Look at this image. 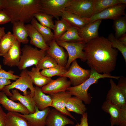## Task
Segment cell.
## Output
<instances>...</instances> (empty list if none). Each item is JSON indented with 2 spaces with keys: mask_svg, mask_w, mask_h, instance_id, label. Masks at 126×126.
I'll return each mask as SVG.
<instances>
[{
  "mask_svg": "<svg viewBox=\"0 0 126 126\" xmlns=\"http://www.w3.org/2000/svg\"><path fill=\"white\" fill-rule=\"evenodd\" d=\"M71 0H40L41 12L60 19L62 11L65 9Z\"/></svg>",
  "mask_w": 126,
  "mask_h": 126,
  "instance_id": "obj_9",
  "label": "cell"
},
{
  "mask_svg": "<svg viewBox=\"0 0 126 126\" xmlns=\"http://www.w3.org/2000/svg\"><path fill=\"white\" fill-rule=\"evenodd\" d=\"M19 78L16 81L8 85L5 86L2 89L3 91L7 96L10 97L12 95L10 90L15 88L22 92L23 95L28 94L27 89L30 91V94L33 97L35 88L33 85L32 79L28 74L27 69L22 70L20 74Z\"/></svg>",
  "mask_w": 126,
  "mask_h": 126,
  "instance_id": "obj_5",
  "label": "cell"
},
{
  "mask_svg": "<svg viewBox=\"0 0 126 126\" xmlns=\"http://www.w3.org/2000/svg\"><path fill=\"white\" fill-rule=\"evenodd\" d=\"M57 65L55 60L46 53V55L39 61L35 67L40 70H43L54 67Z\"/></svg>",
  "mask_w": 126,
  "mask_h": 126,
  "instance_id": "obj_37",
  "label": "cell"
},
{
  "mask_svg": "<svg viewBox=\"0 0 126 126\" xmlns=\"http://www.w3.org/2000/svg\"><path fill=\"white\" fill-rule=\"evenodd\" d=\"M102 20H98L89 23L83 28L78 29L79 35L85 44L99 37L98 30Z\"/></svg>",
  "mask_w": 126,
  "mask_h": 126,
  "instance_id": "obj_18",
  "label": "cell"
},
{
  "mask_svg": "<svg viewBox=\"0 0 126 126\" xmlns=\"http://www.w3.org/2000/svg\"><path fill=\"white\" fill-rule=\"evenodd\" d=\"M60 46L65 48L67 51L68 59L65 68L67 69L74 60L78 58L82 61H86V59L83 49L85 44L83 41L68 42L56 41Z\"/></svg>",
  "mask_w": 126,
  "mask_h": 126,
  "instance_id": "obj_6",
  "label": "cell"
},
{
  "mask_svg": "<svg viewBox=\"0 0 126 126\" xmlns=\"http://www.w3.org/2000/svg\"><path fill=\"white\" fill-rule=\"evenodd\" d=\"M67 71L62 76L68 78L73 86H78L85 81L90 77L91 69H84L81 67L75 60L71 63Z\"/></svg>",
  "mask_w": 126,
  "mask_h": 126,
  "instance_id": "obj_8",
  "label": "cell"
},
{
  "mask_svg": "<svg viewBox=\"0 0 126 126\" xmlns=\"http://www.w3.org/2000/svg\"><path fill=\"white\" fill-rule=\"evenodd\" d=\"M24 23L17 21L12 24L13 34L20 43L27 44L29 42L27 30Z\"/></svg>",
  "mask_w": 126,
  "mask_h": 126,
  "instance_id": "obj_24",
  "label": "cell"
},
{
  "mask_svg": "<svg viewBox=\"0 0 126 126\" xmlns=\"http://www.w3.org/2000/svg\"><path fill=\"white\" fill-rule=\"evenodd\" d=\"M118 40L123 44L126 46V33L122 35L118 39Z\"/></svg>",
  "mask_w": 126,
  "mask_h": 126,
  "instance_id": "obj_47",
  "label": "cell"
},
{
  "mask_svg": "<svg viewBox=\"0 0 126 126\" xmlns=\"http://www.w3.org/2000/svg\"><path fill=\"white\" fill-rule=\"evenodd\" d=\"M65 10L88 19L93 14L94 0H71Z\"/></svg>",
  "mask_w": 126,
  "mask_h": 126,
  "instance_id": "obj_7",
  "label": "cell"
},
{
  "mask_svg": "<svg viewBox=\"0 0 126 126\" xmlns=\"http://www.w3.org/2000/svg\"><path fill=\"white\" fill-rule=\"evenodd\" d=\"M120 4L119 0H94L93 14L112 6Z\"/></svg>",
  "mask_w": 126,
  "mask_h": 126,
  "instance_id": "obj_33",
  "label": "cell"
},
{
  "mask_svg": "<svg viewBox=\"0 0 126 126\" xmlns=\"http://www.w3.org/2000/svg\"><path fill=\"white\" fill-rule=\"evenodd\" d=\"M120 76H112L110 74H100L93 69H91V73L89 77L80 84L76 86H71L68 88L66 91L81 100L86 104H90L91 99L88 90L91 85L97 83L101 78H109L118 80Z\"/></svg>",
  "mask_w": 126,
  "mask_h": 126,
  "instance_id": "obj_3",
  "label": "cell"
},
{
  "mask_svg": "<svg viewBox=\"0 0 126 126\" xmlns=\"http://www.w3.org/2000/svg\"><path fill=\"white\" fill-rule=\"evenodd\" d=\"M71 26L65 20L62 18L55 21L54 31V39L56 41Z\"/></svg>",
  "mask_w": 126,
  "mask_h": 126,
  "instance_id": "obj_31",
  "label": "cell"
},
{
  "mask_svg": "<svg viewBox=\"0 0 126 126\" xmlns=\"http://www.w3.org/2000/svg\"><path fill=\"white\" fill-rule=\"evenodd\" d=\"M82 116L80 123H77L75 126H88L87 113L86 112Z\"/></svg>",
  "mask_w": 126,
  "mask_h": 126,
  "instance_id": "obj_43",
  "label": "cell"
},
{
  "mask_svg": "<svg viewBox=\"0 0 126 126\" xmlns=\"http://www.w3.org/2000/svg\"><path fill=\"white\" fill-rule=\"evenodd\" d=\"M120 4H126V0H119Z\"/></svg>",
  "mask_w": 126,
  "mask_h": 126,
  "instance_id": "obj_49",
  "label": "cell"
},
{
  "mask_svg": "<svg viewBox=\"0 0 126 126\" xmlns=\"http://www.w3.org/2000/svg\"><path fill=\"white\" fill-rule=\"evenodd\" d=\"M34 87L35 91L33 97L39 109L42 110L51 106L52 100L50 96L44 93L41 88L36 86Z\"/></svg>",
  "mask_w": 126,
  "mask_h": 126,
  "instance_id": "obj_23",
  "label": "cell"
},
{
  "mask_svg": "<svg viewBox=\"0 0 126 126\" xmlns=\"http://www.w3.org/2000/svg\"><path fill=\"white\" fill-rule=\"evenodd\" d=\"M14 72L11 70L7 71L1 68L0 69V78H5L10 80H16L19 78L20 76L14 74Z\"/></svg>",
  "mask_w": 126,
  "mask_h": 126,
  "instance_id": "obj_39",
  "label": "cell"
},
{
  "mask_svg": "<svg viewBox=\"0 0 126 126\" xmlns=\"http://www.w3.org/2000/svg\"><path fill=\"white\" fill-rule=\"evenodd\" d=\"M35 111L33 113L26 115L20 114L32 126H45L48 115L51 110L49 107L39 110L35 105Z\"/></svg>",
  "mask_w": 126,
  "mask_h": 126,
  "instance_id": "obj_17",
  "label": "cell"
},
{
  "mask_svg": "<svg viewBox=\"0 0 126 126\" xmlns=\"http://www.w3.org/2000/svg\"><path fill=\"white\" fill-rule=\"evenodd\" d=\"M66 108L68 112H75L82 115L87 110L85 105L83 101L77 97H71L68 100Z\"/></svg>",
  "mask_w": 126,
  "mask_h": 126,
  "instance_id": "obj_25",
  "label": "cell"
},
{
  "mask_svg": "<svg viewBox=\"0 0 126 126\" xmlns=\"http://www.w3.org/2000/svg\"><path fill=\"white\" fill-rule=\"evenodd\" d=\"M102 108L104 111L110 115L111 126H118L120 108L106 101L103 103Z\"/></svg>",
  "mask_w": 126,
  "mask_h": 126,
  "instance_id": "obj_26",
  "label": "cell"
},
{
  "mask_svg": "<svg viewBox=\"0 0 126 126\" xmlns=\"http://www.w3.org/2000/svg\"><path fill=\"white\" fill-rule=\"evenodd\" d=\"M20 44L16 40L9 50L3 56V63L4 65L10 67L18 66L21 53Z\"/></svg>",
  "mask_w": 126,
  "mask_h": 126,
  "instance_id": "obj_14",
  "label": "cell"
},
{
  "mask_svg": "<svg viewBox=\"0 0 126 126\" xmlns=\"http://www.w3.org/2000/svg\"><path fill=\"white\" fill-rule=\"evenodd\" d=\"M10 80L6 78H0V91L5 86L10 84Z\"/></svg>",
  "mask_w": 126,
  "mask_h": 126,
  "instance_id": "obj_45",
  "label": "cell"
},
{
  "mask_svg": "<svg viewBox=\"0 0 126 126\" xmlns=\"http://www.w3.org/2000/svg\"><path fill=\"white\" fill-rule=\"evenodd\" d=\"M28 31V36L30 38V43L36 47L45 51L49 48L42 35L31 24L25 25Z\"/></svg>",
  "mask_w": 126,
  "mask_h": 126,
  "instance_id": "obj_20",
  "label": "cell"
},
{
  "mask_svg": "<svg viewBox=\"0 0 126 126\" xmlns=\"http://www.w3.org/2000/svg\"><path fill=\"white\" fill-rule=\"evenodd\" d=\"M11 22L10 18L5 10H0V25Z\"/></svg>",
  "mask_w": 126,
  "mask_h": 126,
  "instance_id": "obj_42",
  "label": "cell"
},
{
  "mask_svg": "<svg viewBox=\"0 0 126 126\" xmlns=\"http://www.w3.org/2000/svg\"><path fill=\"white\" fill-rule=\"evenodd\" d=\"M74 122L66 116L55 109H51L47 116L46 122L47 126H65L73 125Z\"/></svg>",
  "mask_w": 126,
  "mask_h": 126,
  "instance_id": "obj_16",
  "label": "cell"
},
{
  "mask_svg": "<svg viewBox=\"0 0 126 126\" xmlns=\"http://www.w3.org/2000/svg\"><path fill=\"white\" fill-rule=\"evenodd\" d=\"M1 65L0 64V69H1Z\"/></svg>",
  "mask_w": 126,
  "mask_h": 126,
  "instance_id": "obj_50",
  "label": "cell"
},
{
  "mask_svg": "<svg viewBox=\"0 0 126 126\" xmlns=\"http://www.w3.org/2000/svg\"><path fill=\"white\" fill-rule=\"evenodd\" d=\"M83 50L91 69L100 74H110L115 69L118 50L108 38L102 36L92 39L85 44Z\"/></svg>",
  "mask_w": 126,
  "mask_h": 126,
  "instance_id": "obj_1",
  "label": "cell"
},
{
  "mask_svg": "<svg viewBox=\"0 0 126 126\" xmlns=\"http://www.w3.org/2000/svg\"><path fill=\"white\" fill-rule=\"evenodd\" d=\"M31 24L42 35L46 43L49 44L54 39L53 33L49 28L41 24L34 18L31 22Z\"/></svg>",
  "mask_w": 126,
  "mask_h": 126,
  "instance_id": "obj_29",
  "label": "cell"
},
{
  "mask_svg": "<svg viewBox=\"0 0 126 126\" xmlns=\"http://www.w3.org/2000/svg\"><path fill=\"white\" fill-rule=\"evenodd\" d=\"M9 15L11 23L31 22L34 15L41 12L40 0H7L4 9Z\"/></svg>",
  "mask_w": 126,
  "mask_h": 126,
  "instance_id": "obj_2",
  "label": "cell"
},
{
  "mask_svg": "<svg viewBox=\"0 0 126 126\" xmlns=\"http://www.w3.org/2000/svg\"><path fill=\"white\" fill-rule=\"evenodd\" d=\"M118 126H126V104L124 105L120 108Z\"/></svg>",
  "mask_w": 126,
  "mask_h": 126,
  "instance_id": "obj_40",
  "label": "cell"
},
{
  "mask_svg": "<svg viewBox=\"0 0 126 126\" xmlns=\"http://www.w3.org/2000/svg\"><path fill=\"white\" fill-rule=\"evenodd\" d=\"M34 17L41 25L51 29H53L54 23L53 21V16L40 12L35 14Z\"/></svg>",
  "mask_w": 126,
  "mask_h": 126,
  "instance_id": "obj_36",
  "label": "cell"
},
{
  "mask_svg": "<svg viewBox=\"0 0 126 126\" xmlns=\"http://www.w3.org/2000/svg\"><path fill=\"white\" fill-rule=\"evenodd\" d=\"M117 86L126 98V78L124 77H120Z\"/></svg>",
  "mask_w": 126,
  "mask_h": 126,
  "instance_id": "obj_41",
  "label": "cell"
},
{
  "mask_svg": "<svg viewBox=\"0 0 126 126\" xmlns=\"http://www.w3.org/2000/svg\"><path fill=\"white\" fill-rule=\"evenodd\" d=\"M16 39L11 32L9 31L0 41V56H3L11 47Z\"/></svg>",
  "mask_w": 126,
  "mask_h": 126,
  "instance_id": "obj_30",
  "label": "cell"
},
{
  "mask_svg": "<svg viewBox=\"0 0 126 126\" xmlns=\"http://www.w3.org/2000/svg\"><path fill=\"white\" fill-rule=\"evenodd\" d=\"M61 17L71 27L78 29L83 28L89 23L88 19L82 18L65 10L62 11Z\"/></svg>",
  "mask_w": 126,
  "mask_h": 126,
  "instance_id": "obj_22",
  "label": "cell"
},
{
  "mask_svg": "<svg viewBox=\"0 0 126 126\" xmlns=\"http://www.w3.org/2000/svg\"><path fill=\"white\" fill-rule=\"evenodd\" d=\"M0 104L8 112L20 113L26 115L29 112L20 102H14L10 99L2 91H0Z\"/></svg>",
  "mask_w": 126,
  "mask_h": 126,
  "instance_id": "obj_19",
  "label": "cell"
},
{
  "mask_svg": "<svg viewBox=\"0 0 126 126\" xmlns=\"http://www.w3.org/2000/svg\"><path fill=\"white\" fill-rule=\"evenodd\" d=\"M108 38L110 42L112 47L117 49L121 52L126 63V46L120 42L112 33L109 35Z\"/></svg>",
  "mask_w": 126,
  "mask_h": 126,
  "instance_id": "obj_38",
  "label": "cell"
},
{
  "mask_svg": "<svg viewBox=\"0 0 126 126\" xmlns=\"http://www.w3.org/2000/svg\"><path fill=\"white\" fill-rule=\"evenodd\" d=\"M71 85L70 81L67 78L61 77L55 80H52L49 83L42 87L41 89L44 93L50 95L66 91Z\"/></svg>",
  "mask_w": 126,
  "mask_h": 126,
  "instance_id": "obj_12",
  "label": "cell"
},
{
  "mask_svg": "<svg viewBox=\"0 0 126 126\" xmlns=\"http://www.w3.org/2000/svg\"><path fill=\"white\" fill-rule=\"evenodd\" d=\"M5 30L4 27L0 26V41L2 37L6 34Z\"/></svg>",
  "mask_w": 126,
  "mask_h": 126,
  "instance_id": "obj_48",
  "label": "cell"
},
{
  "mask_svg": "<svg viewBox=\"0 0 126 126\" xmlns=\"http://www.w3.org/2000/svg\"><path fill=\"white\" fill-rule=\"evenodd\" d=\"M110 87L107 95L106 101L120 108L126 104V98L113 80H109Z\"/></svg>",
  "mask_w": 126,
  "mask_h": 126,
  "instance_id": "obj_15",
  "label": "cell"
},
{
  "mask_svg": "<svg viewBox=\"0 0 126 126\" xmlns=\"http://www.w3.org/2000/svg\"><path fill=\"white\" fill-rule=\"evenodd\" d=\"M6 126H32L19 113L8 112L7 114Z\"/></svg>",
  "mask_w": 126,
  "mask_h": 126,
  "instance_id": "obj_28",
  "label": "cell"
},
{
  "mask_svg": "<svg viewBox=\"0 0 126 126\" xmlns=\"http://www.w3.org/2000/svg\"><path fill=\"white\" fill-rule=\"evenodd\" d=\"M49 95L52 100L51 107L76 120L75 118L66 108L67 102L72 96L69 91H66Z\"/></svg>",
  "mask_w": 126,
  "mask_h": 126,
  "instance_id": "obj_11",
  "label": "cell"
},
{
  "mask_svg": "<svg viewBox=\"0 0 126 126\" xmlns=\"http://www.w3.org/2000/svg\"><path fill=\"white\" fill-rule=\"evenodd\" d=\"M7 3V0H0V10H3L6 8Z\"/></svg>",
  "mask_w": 126,
  "mask_h": 126,
  "instance_id": "obj_46",
  "label": "cell"
},
{
  "mask_svg": "<svg viewBox=\"0 0 126 126\" xmlns=\"http://www.w3.org/2000/svg\"><path fill=\"white\" fill-rule=\"evenodd\" d=\"M113 25L115 31V36L118 39L126 33V16H121L114 20Z\"/></svg>",
  "mask_w": 126,
  "mask_h": 126,
  "instance_id": "obj_34",
  "label": "cell"
},
{
  "mask_svg": "<svg viewBox=\"0 0 126 126\" xmlns=\"http://www.w3.org/2000/svg\"><path fill=\"white\" fill-rule=\"evenodd\" d=\"M40 70L36 67H33L31 70H28V73L32 79L33 83L36 86L41 88L49 83L52 79L51 78L42 75Z\"/></svg>",
  "mask_w": 126,
  "mask_h": 126,
  "instance_id": "obj_27",
  "label": "cell"
},
{
  "mask_svg": "<svg viewBox=\"0 0 126 126\" xmlns=\"http://www.w3.org/2000/svg\"><path fill=\"white\" fill-rule=\"evenodd\" d=\"M12 96L10 99L14 101H18L25 107L28 111L30 113H33L35 111V103L33 97L30 93L25 95H22L16 89L11 90Z\"/></svg>",
  "mask_w": 126,
  "mask_h": 126,
  "instance_id": "obj_21",
  "label": "cell"
},
{
  "mask_svg": "<svg viewBox=\"0 0 126 126\" xmlns=\"http://www.w3.org/2000/svg\"><path fill=\"white\" fill-rule=\"evenodd\" d=\"M67 71L65 67L58 64L54 67L42 70L40 72L44 76L51 78L55 76L62 77Z\"/></svg>",
  "mask_w": 126,
  "mask_h": 126,
  "instance_id": "obj_35",
  "label": "cell"
},
{
  "mask_svg": "<svg viewBox=\"0 0 126 126\" xmlns=\"http://www.w3.org/2000/svg\"><path fill=\"white\" fill-rule=\"evenodd\" d=\"M48 45L49 48L46 51L47 54L54 59L58 64L65 67L68 56L64 48L59 46L54 39L50 42Z\"/></svg>",
  "mask_w": 126,
  "mask_h": 126,
  "instance_id": "obj_13",
  "label": "cell"
},
{
  "mask_svg": "<svg viewBox=\"0 0 126 126\" xmlns=\"http://www.w3.org/2000/svg\"><path fill=\"white\" fill-rule=\"evenodd\" d=\"M7 114L0 106V126H6Z\"/></svg>",
  "mask_w": 126,
  "mask_h": 126,
  "instance_id": "obj_44",
  "label": "cell"
},
{
  "mask_svg": "<svg viewBox=\"0 0 126 126\" xmlns=\"http://www.w3.org/2000/svg\"><path fill=\"white\" fill-rule=\"evenodd\" d=\"M22 54L18 67L21 70L35 65L46 54V51L25 44L21 49Z\"/></svg>",
  "mask_w": 126,
  "mask_h": 126,
  "instance_id": "obj_4",
  "label": "cell"
},
{
  "mask_svg": "<svg viewBox=\"0 0 126 126\" xmlns=\"http://www.w3.org/2000/svg\"><path fill=\"white\" fill-rule=\"evenodd\" d=\"M78 29L75 27H71L57 41L68 42L83 41L79 35Z\"/></svg>",
  "mask_w": 126,
  "mask_h": 126,
  "instance_id": "obj_32",
  "label": "cell"
},
{
  "mask_svg": "<svg viewBox=\"0 0 126 126\" xmlns=\"http://www.w3.org/2000/svg\"><path fill=\"white\" fill-rule=\"evenodd\" d=\"M126 5L118 4L110 7L88 19L89 23L99 20L110 19L114 20L122 15L126 16L125 10Z\"/></svg>",
  "mask_w": 126,
  "mask_h": 126,
  "instance_id": "obj_10",
  "label": "cell"
}]
</instances>
